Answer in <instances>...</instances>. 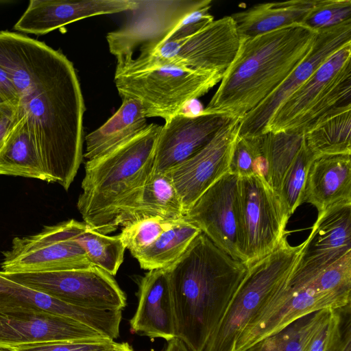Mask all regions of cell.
Segmentation results:
<instances>
[{
  "label": "cell",
  "mask_w": 351,
  "mask_h": 351,
  "mask_svg": "<svg viewBox=\"0 0 351 351\" xmlns=\"http://www.w3.org/2000/svg\"><path fill=\"white\" fill-rule=\"evenodd\" d=\"M350 62L351 43L329 57L280 105L265 133L304 134L324 119L351 110Z\"/></svg>",
  "instance_id": "8992f818"
},
{
  "label": "cell",
  "mask_w": 351,
  "mask_h": 351,
  "mask_svg": "<svg viewBox=\"0 0 351 351\" xmlns=\"http://www.w3.org/2000/svg\"><path fill=\"white\" fill-rule=\"evenodd\" d=\"M106 337L74 319L47 312L0 313V348ZM108 338V337H106Z\"/></svg>",
  "instance_id": "ffe728a7"
},
{
  "label": "cell",
  "mask_w": 351,
  "mask_h": 351,
  "mask_svg": "<svg viewBox=\"0 0 351 351\" xmlns=\"http://www.w3.org/2000/svg\"><path fill=\"white\" fill-rule=\"evenodd\" d=\"M304 242L294 276H314L351 252V202L319 212Z\"/></svg>",
  "instance_id": "d6986e66"
},
{
  "label": "cell",
  "mask_w": 351,
  "mask_h": 351,
  "mask_svg": "<svg viewBox=\"0 0 351 351\" xmlns=\"http://www.w3.org/2000/svg\"><path fill=\"white\" fill-rule=\"evenodd\" d=\"M1 104L18 106L19 96L9 74L0 67V104Z\"/></svg>",
  "instance_id": "ab89813d"
},
{
  "label": "cell",
  "mask_w": 351,
  "mask_h": 351,
  "mask_svg": "<svg viewBox=\"0 0 351 351\" xmlns=\"http://www.w3.org/2000/svg\"><path fill=\"white\" fill-rule=\"evenodd\" d=\"M0 274L71 304L108 311H123L126 306V295L114 277L97 266L56 271H0Z\"/></svg>",
  "instance_id": "4fadbf2b"
},
{
  "label": "cell",
  "mask_w": 351,
  "mask_h": 351,
  "mask_svg": "<svg viewBox=\"0 0 351 351\" xmlns=\"http://www.w3.org/2000/svg\"><path fill=\"white\" fill-rule=\"evenodd\" d=\"M84 222L69 219L47 226L36 234L14 237L10 250L2 252L1 271L13 272L56 271L93 266L73 237Z\"/></svg>",
  "instance_id": "8fae6325"
},
{
  "label": "cell",
  "mask_w": 351,
  "mask_h": 351,
  "mask_svg": "<svg viewBox=\"0 0 351 351\" xmlns=\"http://www.w3.org/2000/svg\"><path fill=\"white\" fill-rule=\"evenodd\" d=\"M315 156L307 147L304 139L283 178L278 196L290 217L303 203L307 175Z\"/></svg>",
  "instance_id": "d6a6232c"
},
{
  "label": "cell",
  "mask_w": 351,
  "mask_h": 351,
  "mask_svg": "<svg viewBox=\"0 0 351 351\" xmlns=\"http://www.w3.org/2000/svg\"><path fill=\"white\" fill-rule=\"evenodd\" d=\"M240 228L245 265L271 253L287 234L289 219L278 195L256 175L239 178Z\"/></svg>",
  "instance_id": "7c38bea8"
},
{
  "label": "cell",
  "mask_w": 351,
  "mask_h": 351,
  "mask_svg": "<svg viewBox=\"0 0 351 351\" xmlns=\"http://www.w3.org/2000/svg\"><path fill=\"white\" fill-rule=\"evenodd\" d=\"M47 312L79 322L115 339L119 336L122 311L86 308L64 302L0 274V313Z\"/></svg>",
  "instance_id": "ac0fdd59"
},
{
  "label": "cell",
  "mask_w": 351,
  "mask_h": 351,
  "mask_svg": "<svg viewBox=\"0 0 351 351\" xmlns=\"http://www.w3.org/2000/svg\"><path fill=\"white\" fill-rule=\"evenodd\" d=\"M136 3V0H31L14 29L43 35L83 19L126 12Z\"/></svg>",
  "instance_id": "44dd1931"
},
{
  "label": "cell",
  "mask_w": 351,
  "mask_h": 351,
  "mask_svg": "<svg viewBox=\"0 0 351 351\" xmlns=\"http://www.w3.org/2000/svg\"><path fill=\"white\" fill-rule=\"evenodd\" d=\"M315 0H291L256 4L234 13L240 38H252L295 24H303Z\"/></svg>",
  "instance_id": "d4e9b609"
},
{
  "label": "cell",
  "mask_w": 351,
  "mask_h": 351,
  "mask_svg": "<svg viewBox=\"0 0 351 351\" xmlns=\"http://www.w3.org/2000/svg\"><path fill=\"white\" fill-rule=\"evenodd\" d=\"M304 139L315 158L351 154V110L320 121L304 134Z\"/></svg>",
  "instance_id": "f546056e"
},
{
  "label": "cell",
  "mask_w": 351,
  "mask_h": 351,
  "mask_svg": "<svg viewBox=\"0 0 351 351\" xmlns=\"http://www.w3.org/2000/svg\"><path fill=\"white\" fill-rule=\"evenodd\" d=\"M334 311L322 309L302 316L243 351H306L313 337L330 320Z\"/></svg>",
  "instance_id": "f1b7e54d"
},
{
  "label": "cell",
  "mask_w": 351,
  "mask_h": 351,
  "mask_svg": "<svg viewBox=\"0 0 351 351\" xmlns=\"http://www.w3.org/2000/svg\"><path fill=\"white\" fill-rule=\"evenodd\" d=\"M84 250L88 261L112 276L123 262L125 247L119 235L108 236L86 225L73 237Z\"/></svg>",
  "instance_id": "1f68e13d"
},
{
  "label": "cell",
  "mask_w": 351,
  "mask_h": 351,
  "mask_svg": "<svg viewBox=\"0 0 351 351\" xmlns=\"http://www.w3.org/2000/svg\"><path fill=\"white\" fill-rule=\"evenodd\" d=\"M148 124L141 103L123 99L119 109L102 125L85 136L88 160L99 157L132 139Z\"/></svg>",
  "instance_id": "484cf974"
},
{
  "label": "cell",
  "mask_w": 351,
  "mask_h": 351,
  "mask_svg": "<svg viewBox=\"0 0 351 351\" xmlns=\"http://www.w3.org/2000/svg\"><path fill=\"white\" fill-rule=\"evenodd\" d=\"M164 351H190L186 346L179 339L174 338L168 341Z\"/></svg>",
  "instance_id": "60d3db41"
},
{
  "label": "cell",
  "mask_w": 351,
  "mask_h": 351,
  "mask_svg": "<svg viewBox=\"0 0 351 351\" xmlns=\"http://www.w3.org/2000/svg\"><path fill=\"white\" fill-rule=\"evenodd\" d=\"M126 19L106 40L117 60L133 58L137 48L189 36L214 21L211 0H136Z\"/></svg>",
  "instance_id": "52a82bcc"
},
{
  "label": "cell",
  "mask_w": 351,
  "mask_h": 351,
  "mask_svg": "<svg viewBox=\"0 0 351 351\" xmlns=\"http://www.w3.org/2000/svg\"><path fill=\"white\" fill-rule=\"evenodd\" d=\"M166 269L174 307L176 338L190 351H204L247 267L201 232Z\"/></svg>",
  "instance_id": "7a4b0ae2"
},
{
  "label": "cell",
  "mask_w": 351,
  "mask_h": 351,
  "mask_svg": "<svg viewBox=\"0 0 351 351\" xmlns=\"http://www.w3.org/2000/svg\"><path fill=\"white\" fill-rule=\"evenodd\" d=\"M200 232L197 226L184 217L174 220L135 258L143 269H166L184 254Z\"/></svg>",
  "instance_id": "83f0119b"
},
{
  "label": "cell",
  "mask_w": 351,
  "mask_h": 351,
  "mask_svg": "<svg viewBox=\"0 0 351 351\" xmlns=\"http://www.w3.org/2000/svg\"><path fill=\"white\" fill-rule=\"evenodd\" d=\"M161 128L148 124L132 139L86 162L77 207L88 228L104 234L113 232L112 224L118 207L153 173Z\"/></svg>",
  "instance_id": "277c9868"
},
{
  "label": "cell",
  "mask_w": 351,
  "mask_h": 351,
  "mask_svg": "<svg viewBox=\"0 0 351 351\" xmlns=\"http://www.w3.org/2000/svg\"><path fill=\"white\" fill-rule=\"evenodd\" d=\"M241 118H233L199 152L168 173L184 215L198 198L229 171L232 150L239 137Z\"/></svg>",
  "instance_id": "2e32d148"
},
{
  "label": "cell",
  "mask_w": 351,
  "mask_h": 351,
  "mask_svg": "<svg viewBox=\"0 0 351 351\" xmlns=\"http://www.w3.org/2000/svg\"><path fill=\"white\" fill-rule=\"evenodd\" d=\"M317 32L295 24L240 38L238 51L202 111L242 119L269 97L304 58Z\"/></svg>",
  "instance_id": "3957f363"
},
{
  "label": "cell",
  "mask_w": 351,
  "mask_h": 351,
  "mask_svg": "<svg viewBox=\"0 0 351 351\" xmlns=\"http://www.w3.org/2000/svg\"><path fill=\"white\" fill-rule=\"evenodd\" d=\"M132 332L169 341L176 338L173 298L166 269H152L138 283V305L130 320Z\"/></svg>",
  "instance_id": "7402d4cb"
},
{
  "label": "cell",
  "mask_w": 351,
  "mask_h": 351,
  "mask_svg": "<svg viewBox=\"0 0 351 351\" xmlns=\"http://www.w3.org/2000/svg\"><path fill=\"white\" fill-rule=\"evenodd\" d=\"M239 43L236 24L231 16H226L189 36L141 46L136 57L118 60L117 65L125 69L171 65L223 73L232 62Z\"/></svg>",
  "instance_id": "30bf717a"
},
{
  "label": "cell",
  "mask_w": 351,
  "mask_h": 351,
  "mask_svg": "<svg viewBox=\"0 0 351 351\" xmlns=\"http://www.w3.org/2000/svg\"><path fill=\"white\" fill-rule=\"evenodd\" d=\"M350 304L337 309V319L323 351H351Z\"/></svg>",
  "instance_id": "74e56055"
},
{
  "label": "cell",
  "mask_w": 351,
  "mask_h": 351,
  "mask_svg": "<svg viewBox=\"0 0 351 351\" xmlns=\"http://www.w3.org/2000/svg\"><path fill=\"white\" fill-rule=\"evenodd\" d=\"M19 119L18 106L12 104H0V151Z\"/></svg>",
  "instance_id": "f35d334b"
},
{
  "label": "cell",
  "mask_w": 351,
  "mask_h": 351,
  "mask_svg": "<svg viewBox=\"0 0 351 351\" xmlns=\"http://www.w3.org/2000/svg\"><path fill=\"white\" fill-rule=\"evenodd\" d=\"M238 182L237 176L228 172L198 198L184 217L197 226L219 249L245 264Z\"/></svg>",
  "instance_id": "5bb4252c"
},
{
  "label": "cell",
  "mask_w": 351,
  "mask_h": 351,
  "mask_svg": "<svg viewBox=\"0 0 351 351\" xmlns=\"http://www.w3.org/2000/svg\"><path fill=\"white\" fill-rule=\"evenodd\" d=\"M223 73L202 72L171 65L136 69L116 66L114 81L119 96L141 103L146 118L167 120L207 93Z\"/></svg>",
  "instance_id": "9c48e42d"
},
{
  "label": "cell",
  "mask_w": 351,
  "mask_h": 351,
  "mask_svg": "<svg viewBox=\"0 0 351 351\" xmlns=\"http://www.w3.org/2000/svg\"><path fill=\"white\" fill-rule=\"evenodd\" d=\"M233 118L221 114L177 113L162 125L154 173H165L202 149Z\"/></svg>",
  "instance_id": "e0dca14e"
},
{
  "label": "cell",
  "mask_w": 351,
  "mask_h": 351,
  "mask_svg": "<svg viewBox=\"0 0 351 351\" xmlns=\"http://www.w3.org/2000/svg\"><path fill=\"white\" fill-rule=\"evenodd\" d=\"M125 342L118 343L102 337L64 341L29 344L9 349L12 351H118Z\"/></svg>",
  "instance_id": "d590c367"
},
{
  "label": "cell",
  "mask_w": 351,
  "mask_h": 351,
  "mask_svg": "<svg viewBox=\"0 0 351 351\" xmlns=\"http://www.w3.org/2000/svg\"><path fill=\"white\" fill-rule=\"evenodd\" d=\"M350 21V0H315L303 24L317 32Z\"/></svg>",
  "instance_id": "e575fe53"
},
{
  "label": "cell",
  "mask_w": 351,
  "mask_h": 351,
  "mask_svg": "<svg viewBox=\"0 0 351 351\" xmlns=\"http://www.w3.org/2000/svg\"><path fill=\"white\" fill-rule=\"evenodd\" d=\"M350 293L351 252L314 276L292 274L245 327L234 351H243L311 313L346 306Z\"/></svg>",
  "instance_id": "5b68a950"
},
{
  "label": "cell",
  "mask_w": 351,
  "mask_h": 351,
  "mask_svg": "<svg viewBox=\"0 0 351 351\" xmlns=\"http://www.w3.org/2000/svg\"><path fill=\"white\" fill-rule=\"evenodd\" d=\"M350 43L351 21L317 31L313 45L304 58L269 97L241 119L239 136L255 137L265 134L280 105L329 57Z\"/></svg>",
  "instance_id": "9a60e30c"
},
{
  "label": "cell",
  "mask_w": 351,
  "mask_h": 351,
  "mask_svg": "<svg viewBox=\"0 0 351 351\" xmlns=\"http://www.w3.org/2000/svg\"><path fill=\"white\" fill-rule=\"evenodd\" d=\"M259 150V136H239L232 150L228 172L238 178L254 175V163Z\"/></svg>",
  "instance_id": "8d00e7d4"
},
{
  "label": "cell",
  "mask_w": 351,
  "mask_h": 351,
  "mask_svg": "<svg viewBox=\"0 0 351 351\" xmlns=\"http://www.w3.org/2000/svg\"><path fill=\"white\" fill-rule=\"evenodd\" d=\"M118 351H134V350L129 343L125 342L124 346Z\"/></svg>",
  "instance_id": "b9f144b4"
},
{
  "label": "cell",
  "mask_w": 351,
  "mask_h": 351,
  "mask_svg": "<svg viewBox=\"0 0 351 351\" xmlns=\"http://www.w3.org/2000/svg\"><path fill=\"white\" fill-rule=\"evenodd\" d=\"M0 175L47 182L38 149L24 116L20 117L0 151Z\"/></svg>",
  "instance_id": "4316f807"
},
{
  "label": "cell",
  "mask_w": 351,
  "mask_h": 351,
  "mask_svg": "<svg viewBox=\"0 0 351 351\" xmlns=\"http://www.w3.org/2000/svg\"><path fill=\"white\" fill-rule=\"evenodd\" d=\"M259 138L267 168V184L278 195L285 175L302 145L304 134L268 132Z\"/></svg>",
  "instance_id": "4dcf8cb0"
},
{
  "label": "cell",
  "mask_w": 351,
  "mask_h": 351,
  "mask_svg": "<svg viewBox=\"0 0 351 351\" xmlns=\"http://www.w3.org/2000/svg\"><path fill=\"white\" fill-rule=\"evenodd\" d=\"M304 245V242L291 245L286 234L276 249L247 267L245 278L204 351H234L245 327L293 274Z\"/></svg>",
  "instance_id": "ba28073f"
},
{
  "label": "cell",
  "mask_w": 351,
  "mask_h": 351,
  "mask_svg": "<svg viewBox=\"0 0 351 351\" xmlns=\"http://www.w3.org/2000/svg\"><path fill=\"white\" fill-rule=\"evenodd\" d=\"M0 67L17 91L19 117H25L47 182L67 191L82 161L86 110L73 63L43 42L1 31Z\"/></svg>",
  "instance_id": "6da1fadb"
},
{
  "label": "cell",
  "mask_w": 351,
  "mask_h": 351,
  "mask_svg": "<svg viewBox=\"0 0 351 351\" xmlns=\"http://www.w3.org/2000/svg\"><path fill=\"white\" fill-rule=\"evenodd\" d=\"M318 213L332 205L351 202V154L315 158L309 168L303 203Z\"/></svg>",
  "instance_id": "cb8c5ba5"
},
{
  "label": "cell",
  "mask_w": 351,
  "mask_h": 351,
  "mask_svg": "<svg viewBox=\"0 0 351 351\" xmlns=\"http://www.w3.org/2000/svg\"><path fill=\"white\" fill-rule=\"evenodd\" d=\"M184 217L180 199L168 173H152L146 183L131 194L115 211L112 229L136 221L160 217L178 220Z\"/></svg>",
  "instance_id": "603a6c76"
},
{
  "label": "cell",
  "mask_w": 351,
  "mask_h": 351,
  "mask_svg": "<svg viewBox=\"0 0 351 351\" xmlns=\"http://www.w3.org/2000/svg\"><path fill=\"white\" fill-rule=\"evenodd\" d=\"M0 351H12V350L0 348Z\"/></svg>",
  "instance_id": "7bdbcfd3"
},
{
  "label": "cell",
  "mask_w": 351,
  "mask_h": 351,
  "mask_svg": "<svg viewBox=\"0 0 351 351\" xmlns=\"http://www.w3.org/2000/svg\"><path fill=\"white\" fill-rule=\"evenodd\" d=\"M171 221L160 217L141 219L123 227L119 236L125 249L136 258L160 236Z\"/></svg>",
  "instance_id": "836d02e7"
}]
</instances>
